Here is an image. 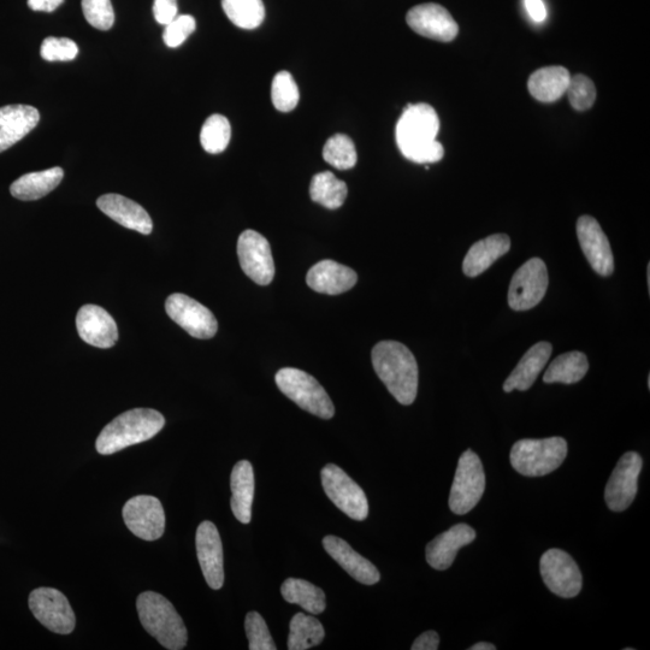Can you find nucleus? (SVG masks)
Listing matches in <instances>:
<instances>
[{
  "mask_svg": "<svg viewBox=\"0 0 650 650\" xmlns=\"http://www.w3.org/2000/svg\"><path fill=\"white\" fill-rule=\"evenodd\" d=\"M325 631L321 622L304 613H297L289 625L288 649L306 650L321 644Z\"/></svg>",
  "mask_w": 650,
  "mask_h": 650,
  "instance_id": "nucleus-33",
  "label": "nucleus"
},
{
  "mask_svg": "<svg viewBox=\"0 0 650 650\" xmlns=\"http://www.w3.org/2000/svg\"><path fill=\"white\" fill-rule=\"evenodd\" d=\"M511 250V239L506 234H494L477 241L464 259L463 271L468 277H477L487 271L496 260Z\"/></svg>",
  "mask_w": 650,
  "mask_h": 650,
  "instance_id": "nucleus-26",
  "label": "nucleus"
},
{
  "mask_svg": "<svg viewBox=\"0 0 650 650\" xmlns=\"http://www.w3.org/2000/svg\"><path fill=\"white\" fill-rule=\"evenodd\" d=\"M496 647L492 643L481 642L476 643L475 646L469 648V650H495Z\"/></svg>",
  "mask_w": 650,
  "mask_h": 650,
  "instance_id": "nucleus-47",
  "label": "nucleus"
},
{
  "mask_svg": "<svg viewBox=\"0 0 650 650\" xmlns=\"http://www.w3.org/2000/svg\"><path fill=\"white\" fill-rule=\"evenodd\" d=\"M540 571L547 588L560 598L572 599L581 593V570L571 555L561 549H549L542 555Z\"/></svg>",
  "mask_w": 650,
  "mask_h": 650,
  "instance_id": "nucleus-10",
  "label": "nucleus"
},
{
  "mask_svg": "<svg viewBox=\"0 0 650 650\" xmlns=\"http://www.w3.org/2000/svg\"><path fill=\"white\" fill-rule=\"evenodd\" d=\"M476 539V531L468 524H457L447 530L427 546L428 564L435 570L445 571L454 563L458 552Z\"/></svg>",
  "mask_w": 650,
  "mask_h": 650,
  "instance_id": "nucleus-20",
  "label": "nucleus"
},
{
  "mask_svg": "<svg viewBox=\"0 0 650 650\" xmlns=\"http://www.w3.org/2000/svg\"><path fill=\"white\" fill-rule=\"evenodd\" d=\"M195 28H197V22L191 15H179L174 21H171L169 25L165 26L163 33V40L165 45L171 47V49H176V47L181 46L188 39Z\"/></svg>",
  "mask_w": 650,
  "mask_h": 650,
  "instance_id": "nucleus-42",
  "label": "nucleus"
},
{
  "mask_svg": "<svg viewBox=\"0 0 650 650\" xmlns=\"http://www.w3.org/2000/svg\"><path fill=\"white\" fill-rule=\"evenodd\" d=\"M486 490V475L480 457L471 449L464 452L459 459L455 472L449 508L455 514L463 516L474 510Z\"/></svg>",
  "mask_w": 650,
  "mask_h": 650,
  "instance_id": "nucleus-7",
  "label": "nucleus"
},
{
  "mask_svg": "<svg viewBox=\"0 0 650 650\" xmlns=\"http://www.w3.org/2000/svg\"><path fill=\"white\" fill-rule=\"evenodd\" d=\"M524 3L531 20L541 23L547 19V9L542 0H524Z\"/></svg>",
  "mask_w": 650,
  "mask_h": 650,
  "instance_id": "nucleus-45",
  "label": "nucleus"
},
{
  "mask_svg": "<svg viewBox=\"0 0 650 650\" xmlns=\"http://www.w3.org/2000/svg\"><path fill=\"white\" fill-rule=\"evenodd\" d=\"M407 25L422 37L449 43L457 38L459 27L448 10L439 4L417 5L406 16Z\"/></svg>",
  "mask_w": 650,
  "mask_h": 650,
  "instance_id": "nucleus-17",
  "label": "nucleus"
},
{
  "mask_svg": "<svg viewBox=\"0 0 650 650\" xmlns=\"http://www.w3.org/2000/svg\"><path fill=\"white\" fill-rule=\"evenodd\" d=\"M245 629L250 650H276L267 623L258 612H250L245 619Z\"/></svg>",
  "mask_w": 650,
  "mask_h": 650,
  "instance_id": "nucleus-38",
  "label": "nucleus"
},
{
  "mask_svg": "<svg viewBox=\"0 0 650 650\" xmlns=\"http://www.w3.org/2000/svg\"><path fill=\"white\" fill-rule=\"evenodd\" d=\"M549 283L546 263L533 258L513 275L508 289V305L514 311H528L539 305L547 293Z\"/></svg>",
  "mask_w": 650,
  "mask_h": 650,
  "instance_id": "nucleus-9",
  "label": "nucleus"
},
{
  "mask_svg": "<svg viewBox=\"0 0 650 650\" xmlns=\"http://www.w3.org/2000/svg\"><path fill=\"white\" fill-rule=\"evenodd\" d=\"M254 471L247 460H241L234 466L230 477L232 500L230 506L236 519L242 524H250L252 518V504L254 499Z\"/></svg>",
  "mask_w": 650,
  "mask_h": 650,
  "instance_id": "nucleus-27",
  "label": "nucleus"
},
{
  "mask_svg": "<svg viewBox=\"0 0 650 650\" xmlns=\"http://www.w3.org/2000/svg\"><path fill=\"white\" fill-rule=\"evenodd\" d=\"M299 98V88L292 74L277 73L271 86V99L275 108L281 112L292 111L297 108Z\"/></svg>",
  "mask_w": 650,
  "mask_h": 650,
  "instance_id": "nucleus-37",
  "label": "nucleus"
},
{
  "mask_svg": "<svg viewBox=\"0 0 650 650\" xmlns=\"http://www.w3.org/2000/svg\"><path fill=\"white\" fill-rule=\"evenodd\" d=\"M123 519L132 533L145 541L161 539L165 530L164 508L155 496L139 495L123 507Z\"/></svg>",
  "mask_w": 650,
  "mask_h": 650,
  "instance_id": "nucleus-14",
  "label": "nucleus"
},
{
  "mask_svg": "<svg viewBox=\"0 0 650 650\" xmlns=\"http://www.w3.org/2000/svg\"><path fill=\"white\" fill-rule=\"evenodd\" d=\"M80 338L88 345L110 348L116 345L118 329L108 311L97 305L82 306L76 316Z\"/></svg>",
  "mask_w": 650,
  "mask_h": 650,
  "instance_id": "nucleus-19",
  "label": "nucleus"
},
{
  "mask_svg": "<svg viewBox=\"0 0 650 650\" xmlns=\"http://www.w3.org/2000/svg\"><path fill=\"white\" fill-rule=\"evenodd\" d=\"M40 114L31 105H7L0 108V153L19 143L38 126Z\"/></svg>",
  "mask_w": 650,
  "mask_h": 650,
  "instance_id": "nucleus-23",
  "label": "nucleus"
},
{
  "mask_svg": "<svg viewBox=\"0 0 650 650\" xmlns=\"http://www.w3.org/2000/svg\"><path fill=\"white\" fill-rule=\"evenodd\" d=\"M440 118L433 106L409 105L397 124V144L409 161L417 164L440 162L445 156L443 146L436 140Z\"/></svg>",
  "mask_w": 650,
  "mask_h": 650,
  "instance_id": "nucleus-1",
  "label": "nucleus"
},
{
  "mask_svg": "<svg viewBox=\"0 0 650 650\" xmlns=\"http://www.w3.org/2000/svg\"><path fill=\"white\" fill-rule=\"evenodd\" d=\"M577 236L584 256L595 273L604 277L611 276L614 271L613 252L599 222L592 216L579 217Z\"/></svg>",
  "mask_w": 650,
  "mask_h": 650,
  "instance_id": "nucleus-16",
  "label": "nucleus"
},
{
  "mask_svg": "<svg viewBox=\"0 0 650 650\" xmlns=\"http://www.w3.org/2000/svg\"><path fill=\"white\" fill-rule=\"evenodd\" d=\"M589 370L588 358L582 352H569L555 358L543 376V382L575 384L583 380Z\"/></svg>",
  "mask_w": 650,
  "mask_h": 650,
  "instance_id": "nucleus-31",
  "label": "nucleus"
},
{
  "mask_svg": "<svg viewBox=\"0 0 650 650\" xmlns=\"http://www.w3.org/2000/svg\"><path fill=\"white\" fill-rule=\"evenodd\" d=\"M29 608L45 628L59 635H69L75 629V614L63 593L53 588H38L29 595Z\"/></svg>",
  "mask_w": 650,
  "mask_h": 650,
  "instance_id": "nucleus-11",
  "label": "nucleus"
},
{
  "mask_svg": "<svg viewBox=\"0 0 650 650\" xmlns=\"http://www.w3.org/2000/svg\"><path fill=\"white\" fill-rule=\"evenodd\" d=\"M162 413L151 409H134L122 413L110 422L99 434L96 448L98 453L110 455L149 441L164 428Z\"/></svg>",
  "mask_w": 650,
  "mask_h": 650,
  "instance_id": "nucleus-3",
  "label": "nucleus"
},
{
  "mask_svg": "<svg viewBox=\"0 0 650 650\" xmlns=\"http://www.w3.org/2000/svg\"><path fill=\"white\" fill-rule=\"evenodd\" d=\"M642 466V457L636 452L625 453L620 458L605 490L606 504L611 511L623 512L634 502Z\"/></svg>",
  "mask_w": 650,
  "mask_h": 650,
  "instance_id": "nucleus-15",
  "label": "nucleus"
},
{
  "mask_svg": "<svg viewBox=\"0 0 650 650\" xmlns=\"http://www.w3.org/2000/svg\"><path fill=\"white\" fill-rule=\"evenodd\" d=\"M41 57L47 62H70L79 55V47L68 38H46L41 44Z\"/></svg>",
  "mask_w": 650,
  "mask_h": 650,
  "instance_id": "nucleus-41",
  "label": "nucleus"
},
{
  "mask_svg": "<svg viewBox=\"0 0 650 650\" xmlns=\"http://www.w3.org/2000/svg\"><path fill=\"white\" fill-rule=\"evenodd\" d=\"M275 380L281 392L301 409L322 419L334 417L333 401L315 377L303 370L285 368L277 372Z\"/></svg>",
  "mask_w": 650,
  "mask_h": 650,
  "instance_id": "nucleus-6",
  "label": "nucleus"
},
{
  "mask_svg": "<svg viewBox=\"0 0 650 650\" xmlns=\"http://www.w3.org/2000/svg\"><path fill=\"white\" fill-rule=\"evenodd\" d=\"M440 646V636L435 631L424 632L413 642L412 650H436Z\"/></svg>",
  "mask_w": 650,
  "mask_h": 650,
  "instance_id": "nucleus-44",
  "label": "nucleus"
},
{
  "mask_svg": "<svg viewBox=\"0 0 650 650\" xmlns=\"http://www.w3.org/2000/svg\"><path fill=\"white\" fill-rule=\"evenodd\" d=\"M281 594L288 604L299 605L311 614H321L327 607L323 590L304 579L288 578L282 584Z\"/></svg>",
  "mask_w": 650,
  "mask_h": 650,
  "instance_id": "nucleus-30",
  "label": "nucleus"
},
{
  "mask_svg": "<svg viewBox=\"0 0 650 650\" xmlns=\"http://www.w3.org/2000/svg\"><path fill=\"white\" fill-rule=\"evenodd\" d=\"M572 108L577 111H585L592 108L596 100V88L594 82L587 76L578 74L570 80L567 87Z\"/></svg>",
  "mask_w": 650,
  "mask_h": 650,
  "instance_id": "nucleus-39",
  "label": "nucleus"
},
{
  "mask_svg": "<svg viewBox=\"0 0 650 650\" xmlns=\"http://www.w3.org/2000/svg\"><path fill=\"white\" fill-rule=\"evenodd\" d=\"M567 455L563 437L525 439L514 443L510 460L514 470L528 477H542L560 468Z\"/></svg>",
  "mask_w": 650,
  "mask_h": 650,
  "instance_id": "nucleus-5",
  "label": "nucleus"
},
{
  "mask_svg": "<svg viewBox=\"0 0 650 650\" xmlns=\"http://www.w3.org/2000/svg\"><path fill=\"white\" fill-rule=\"evenodd\" d=\"M100 211L122 227L150 235L153 223L147 211L138 203L120 194H105L97 200Z\"/></svg>",
  "mask_w": 650,
  "mask_h": 650,
  "instance_id": "nucleus-21",
  "label": "nucleus"
},
{
  "mask_svg": "<svg viewBox=\"0 0 650 650\" xmlns=\"http://www.w3.org/2000/svg\"><path fill=\"white\" fill-rule=\"evenodd\" d=\"M153 16L159 25L167 26L179 16L177 0H155L153 3Z\"/></svg>",
  "mask_w": 650,
  "mask_h": 650,
  "instance_id": "nucleus-43",
  "label": "nucleus"
},
{
  "mask_svg": "<svg viewBox=\"0 0 650 650\" xmlns=\"http://www.w3.org/2000/svg\"><path fill=\"white\" fill-rule=\"evenodd\" d=\"M239 262L244 273L259 286L274 280L275 264L270 244L262 234L245 230L238 241Z\"/></svg>",
  "mask_w": 650,
  "mask_h": 650,
  "instance_id": "nucleus-13",
  "label": "nucleus"
},
{
  "mask_svg": "<svg viewBox=\"0 0 650 650\" xmlns=\"http://www.w3.org/2000/svg\"><path fill=\"white\" fill-rule=\"evenodd\" d=\"M139 619L145 630L169 650L186 647L188 632L180 614L163 595L145 592L137 600Z\"/></svg>",
  "mask_w": 650,
  "mask_h": 650,
  "instance_id": "nucleus-4",
  "label": "nucleus"
},
{
  "mask_svg": "<svg viewBox=\"0 0 650 650\" xmlns=\"http://www.w3.org/2000/svg\"><path fill=\"white\" fill-rule=\"evenodd\" d=\"M323 546L325 552L359 583L374 585L380 582L381 575L376 566L354 551L345 540L336 536H327L323 539Z\"/></svg>",
  "mask_w": 650,
  "mask_h": 650,
  "instance_id": "nucleus-22",
  "label": "nucleus"
},
{
  "mask_svg": "<svg viewBox=\"0 0 650 650\" xmlns=\"http://www.w3.org/2000/svg\"><path fill=\"white\" fill-rule=\"evenodd\" d=\"M195 546L206 583L211 589L220 590L224 583L223 545L214 523L205 520L199 525Z\"/></svg>",
  "mask_w": 650,
  "mask_h": 650,
  "instance_id": "nucleus-18",
  "label": "nucleus"
},
{
  "mask_svg": "<svg viewBox=\"0 0 650 650\" xmlns=\"http://www.w3.org/2000/svg\"><path fill=\"white\" fill-rule=\"evenodd\" d=\"M347 185L330 171L313 176L310 195L313 202L329 210H336L344 205L347 198Z\"/></svg>",
  "mask_w": 650,
  "mask_h": 650,
  "instance_id": "nucleus-32",
  "label": "nucleus"
},
{
  "mask_svg": "<svg viewBox=\"0 0 650 650\" xmlns=\"http://www.w3.org/2000/svg\"><path fill=\"white\" fill-rule=\"evenodd\" d=\"M165 310L193 338L211 339L217 333L218 323L214 313L185 294H171L165 303Z\"/></svg>",
  "mask_w": 650,
  "mask_h": 650,
  "instance_id": "nucleus-12",
  "label": "nucleus"
},
{
  "mask_svg": "<svg viewBox=\"0 0 650 650\" xmlns=\"http://www.w3.org/2000/svg\"><path fill=\"white\" fill-rule=\"evenodd\" d=\"M85 19L99 31H109L114 26L115 13L111 0H82Z\"/></svg>",
  "mask_w": 650,
  "mask_h": 650,
  "instance_id": "nucleus-40",
  "label": "nucleus"
},
{
  "mask_svg": "<svg viewBox=\"0 0 650 650\" xmlns=\"http://www.w3.org/2000/svg\"><path fill=\"white\" fill-rule=\"evenodd\" d=\"M222 8L236 27L256 29L265 19L263 0H222Z\"/></svg>",
  "mask_w": 650,
  "mask_h": 650,
  "instance_id": "nucleus-34",
  "label": "nucleus"
},
{
  "mask_svg": "<svg viewBox=\"0 0 650 650\" xmlns=\"http://www.w3.org/2000/svg\"><path fill=\"white\" fill-rule=\"evenodd\" d=\"M322 486L330 501L351 519L362 522L369 516L364 490L338 465L328 464L321 472Z\"/></svg>",
  "mask_w": 650,
  "mask_h": 650,
  "instance_id": "nucleus-8",
  "label": "nucleus"
},
{
  "mask_svg": "<svg viewBox=\"0 0 650 650\" xmlns=\"http://www.w3.org/2000/svg\"><path fill=\"white\" fill-rule=\"evenodd\" d=\"M570 80L569 70L564 67L542 68L530 76L529 92L540 102H557L566 93Z\"/></svg>",
  "mask_w": 650,
  "mask_h": 650,
  "instance_id": "nucleus-28",
  "label": "nucleus"
},
{
  "mask_svg": "<svg viewBox=\"0 0 650 650\" xmlns=\"http://www.w3.org/2000/svg\"><path fill=\"white\" fill-rule=\"evenodd\" d=\"M371 358L377 376L398 403L405 406L415 403L418 364L409 348L397 341L378 342Z\"/></svg>",
  "mask_w": 650,
  "mask_h": 650,
  "instance_id": "nucleus-2",
  "label": "nucleus"
},
{
  "mask_svg": "<svg viewBox=\"0 0 650 650\" xmlns=\"http://www.w3.org/2000/svg\"><path fill=\"white\" fill-rule=\"evenodd\" d=\"M230 138H232V127L227 118L222 115L210 116L200 132V143L211 155H218L226 150Z\"/></svg>",
  "mask_w": 650,
  "mask_h": 650,
  "instance_id": "nucleus-35",
  "label": "nucleus"
},
{
  "mask_svg": "<svg viewBox=\"0 0 650 650\" xmlns=\"http://www.w3.org/2000/svg\"><path fill=\"white\" fill-rule=\"evenodd\" d=\"M63 2L64 0H28V7L41 13H53Z\"/></svg>",
  "mask_w": 650,
  "mask_h": 650,
  "instance_id": "nucleus-46",
  "label": "nucleus"
},
{
  "mask_svg": "<svg viewBox=\"0 0 650 650\" xmlns=\"http://www.w3.org/2000/svg\"><path fill=\"white\" fill-rule=\"evenodd\" d=\"M553 347L549 342L542 341L534 345L524 354L520 362L507 377L504 383L506 393L513 392L514 389L525 392L534 386L540 372L545 368L552 356Z\"/></svg>",
  "mask_w": 650,
  "mask_h": 650,
  "instance_id": "nucleus-25",
  "label": "nucleus"
},
{
  "mask_svg": "<svg viewBox=\"0 0 650 650\" xmlns=\"http://www.w3.org/2000/svg\"><path fill=\"white\" fill-rule=\"evenodd\" d=\"M323 158L336 169H352L356 167L358 159L356 146L347 135L336 134L324 145Z\"/></svg>",
  "mask_w": 650,
  "mask_h": 650,
  "instance_id": "nucleus-36",
  "label": "nucleus"
},
{
  "mask_svg": "<svg viewBox=\"0 0 650 650\" xmlns=\"http://www.w3.org/2000/svg\"><path fill=\"white\" fill-rule=\"evenodd\" d=\"M358 281L356 271L334 260L313 265L306 276L307 285L317 293L338 295L350 291Z\"/></svg>",
  "mask_w": 650,
  "mask_h": 650,
  "instance_id": "nucleus-24",
  "label": "nucleus"
},
{
  "mask_svg": "<svg viewBox=\"0 0 650 650\" xmlns=\"http://www.w3.org/2000/svg\"><path fill=\"white\" fill-rule=\"evenodd\" d=\"M64 177L62 168L56 167L38 173L26 174L17 179L10 187L14 198L23 202H32L44 198L59 186Z\"/></svg>",
  "mask_w": 650,
  "mask_h": 650,
  "instance_id": "nucleus-29",
  "label": "nucleus"
}]
</instances>
